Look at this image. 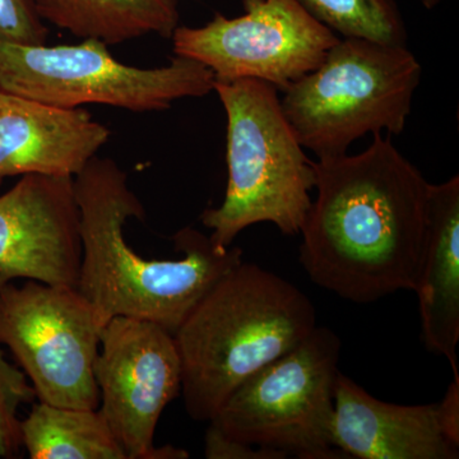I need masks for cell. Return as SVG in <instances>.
<instances>
[{"label":"cell","instance_id":"7c38bea8","mask_svg":"<svg viewBox=\"0 0 459 459\" xmlns=\"http://www.w3.org/2000/svg\"><path fill=\"white\" fill-rule=\"evenodd\" d=\"M110 132L83 108L42 104L0 90V180L29 174L75 177Z\"/></svg>","mask_w":459,"mask_h":459},{"label":"cell","instance_id":"3957f363","mask_svg":"<svg viewBox=\"0 0 459 459\" xmlns=\"http://www.w3.org/2000/svg\"><path fill=\"white\" fill-rule=\"evenodd\" d=\"M316 327V307L294 283L241 262L174 333L186 413L210 422L238 385Z\"/></svg>","mask_w":459,"mask_h":459},{"label":"cell","instance_id":"7402d4cb","mask_svg":"<svg viewBox=\"0 0 459 459\" xmlns=\"http://www.w3.org/2000/svg\"><path fill=\"white\" fill-rule=\"evenodd\" d=\"M422 5L427 9H433L439 4L440 0H421Z\"/></svg>","mask_w":459,"mask_h":459},{"label":"cell","instance_id":"2e32d148","mask_svg":"<svg viewBox=\"0 0 459 459\" xmlns=\"http://www.w3.org/2000/svg\"><path fill=\"white\" fill-rule=\"evenodd\" d=\"M21 440L31 459H126L99 410L32 403Z\"/></svg>","mask_w":459,"mask_h":459},{"label":"cell","instance_id":"9a60e30c","mask_svg":"<svg viewBox=\"0 0 459 459\" xmlns=\"http://www.w3.org/2000/svg\"><path fill=\"white\" fill-rule=\"evenodd\" d=\"M42 20L107 45L159 35L171 39L179 26L177 0H32Z\"/></svg>","mask_w":459,"mask_h":459},{"label":"cell","instance_id":"52a82bcc","mask_svg":"<svg viewBox=\"0 0 459 459\" xmlns=\"http://www.w3.org/2000/svg\"><path fill=\"white\" fill-rule=\"evenodd\" d=\"M214 82L211 69L183 56L160 68L124 65L96 39L59 47L0 40V90L51 107L165 110L177 100L204 98Z\"/></svg>","mask_w":459,"mask_h":459},{"label":"cell","instance_id":"4fadbf2b","mask_svg":"<svg viewBox=\"0 0 459 459\" xmlns=\"http://www.w3.org/2000/svg\"><path fill=\"white\" fill-rule=\"evenodd\" d=\"M332 444L347 458L457 459L443 433L439 404L402 406L377 400L338 373Z\"/></svg>","mask_w":459,"mask_h":459},{"label":"cell","instance_id":"ba28073f","mask_svg":"<svg viewBox=\"0 0 459 459\" xmlns=\"http://www.w3.org/2000/svg\"><path fill=\"white\" fill-rule=\"evenodd\" d=\"M105 325L77 287L35 280L0 285V344L16 359L39 402L99 409L93 365Z\"/></svg>","mask_w":459,"mask_h":459},{"label":"cell","instance_id":"9c48e42d","mask_svg":"<svg viewBox=\"0 0 459 459\" xmlns=\"http://www.w3.org/2000/svg\"><path fill=\"white\" fill-rule=\"evenodd\" d=\"M243 16L214 14L204 27L178 26L175 56L201 63L216 81L258 80L282 92L310 74L340 40L298 0H244Z\"/></svg>","mask_w":459,"mask_h":459},{"label":"cell","instance_id":"ac0fdd59","mask_svg":"<svg viewBox=\"0 0 459 459\" xmlns=\"http://www.w3.org/2000/svg\"><path fill=\"white\" fill-rule=\"evenodd\" d=\"M36 394L25 373L5 358L0 344V458H16L22 448V404H32Z\"/></svg>","mask_w":459,"mask_h":459},{"label":"cell","instance_id":"e0dca14e","mask_svg":"<svg viewBox=\"0 0 459 459\" xmlns=\"http://www.w3.org/2000/svg\"><path fill=\"white\" fill-rule=\"evenodd\" d=\"M320 23L342 38L406 45L407 31L395 0H298Z\"/></svg>","mask_w":459,"mask_h":459},{"label":"cell","instance_id":"8fae6325","mask_svg":"<svg viewBox=\"0 0 459 459\" xmlns=\"http://www.w3.org/2000/svg\"><path fill=\"white\" fill-rule=\"evenodd\" d=\"M82 243L74 177L23 175L0 195V285L77 287Z\"/></svg>","mask_w":459,"mask_h":459},{"label":"cell","instance_id":"7a4b0ae2","mask_svg":"<svg viewBox=\"0 0 459 459\" xmlns=\"http://www.w3.org/2000/svg\"><path fill=\"white\" fill-rule=\"evenodd\" d=\"M82 243L77 289L105 322L115 316L151 320L172 334L220 280L243 262L240 247L214 246L193 228L174 244L181 259H146L129 247L124 226L144 220L128 177L110 159L95 156L74 178Z\"/></svg>","mask_w":459,"mask_h":459},{"label":"cell","instance_id":"8992f818","mask_svg":"<svg viewBox=\"0 0 459 459\" xmlns=\"http://www.w3.org/2000/svg\"><path fill=\"white\" fill-rule=\"evenodd\" d=\"M341 349L332 329L314 328L303 342L238 385L208 427L287 457L347 458L332 444Z\"/></svg>","mask_w":459,"mask_h":459},{"label":"cell","instance_id":"6da1fadb","mask_svg":"<svg viewBox=\"0 0 459 459\" xmlns=\"http://www.w3.org/2000/svg\"><path fill=\"white\" fill-rule=\"evenodd\" d=\"M313 168L318 195L300 231L307 276L356 304L415 291L430 183L382 133L364 152L323 157Z\"/></svg>","mask_w":459,"mask_h":459},{"label":"cell","instance_id":"277c9868","mask_svg":"<svg viewBox=\"0 0 459 459\" xmlns=\"http://www.w3.org/2000/svg\"><path fill=\"white\" fill-rule=\"evenodd\" d=\"M228 117V186L222 204L201 216L214 246L229 247L243 230L271 222L300 234L312 207L316 171L281 108L280 91L258 80L216 81Z\"/></svg>","mask_w":459,"mask_h":459},{"label":"cell","instance_id":"5bb4252c","mask_svg":"<svg viewBox=\"0 0 459 459\" xmlns=\"http://www.w3.org/2000/svg\"><path fill=\"white\" fill-rule=\"evenodd\" d=\"M421 336L459 377V177L429 188L427 238L418 287Z\"/></svg>","mask_w":459,"mask_h":459},{"label":"cell","instance_id":"5b68a950","mask_svg":"<svg viewBox=\"0 0 459 459\" xmlns=\"http://www.w3.org/2000/svg\"><path fill=\"white\" fill-rule=\"evenodd\" d=\"M421 65L406 45L341 38L310 74L282 91L281 108L318 159L347 153L368 133L400 134Z\"/></svg>","mask_w":459,"mask_h":459},{"label":"cell","instance_id":"44dd1931","mask_svg":"<svg viewBox=\"0 0 459 459\" xmlns=\"http://www.w3.org/2000/svg\"><path fill=\"white\" fill-rule=\"evenodd\" d=\"M439 419L446 439L459 448V377H455L439 402Z\"/></svg>","mask_w":459,"mask_h":459},{"label":"cell","instance_id":"d6986e66","mask_svg":"<svg viewBox=\"0 0 459 459\" xmlns=\"http://www.w3.org/2000/svg\"><path fill=\"white\" fill-rule=\"evenodd\" d=\"M47 39L48 29L32 0H0V40L42 45Z\"/></svg>","mask_w":459,"mask_h":459},{"label":"cell","instance_id":"ffe728a7","mask_svg":"<svg viewBox=\"0 0 459 459\" xmlns=\"http://www.w3.org/2000/svg\"><path fill=\"white\" fill-rule=\"evenodd\" d=\"M205 458L208 459H285L286 455L273 449L229 439L208 427L205 433Z\"/></svg>","mask_w":459,"mask_h":459},{"label":"cell","instance_id":"30bf717a","mask_svg":"<svg viewBox=\"0 0 459 459\" xmlns=\"http://www.w3.org/2000/svg\"><path fill=\"white\" fill-rule=\"evenodd\" d=\"M93 376L99 412L126 459H186L171 446L156 448L165 407L181 394L183 368L174 334L151 320L115 316L102 329Z\"/></svg>","mask_w":459,"mask_h":459}]
</instances>
